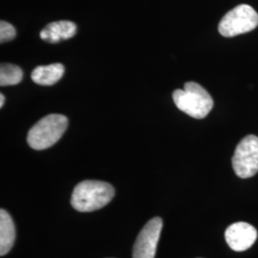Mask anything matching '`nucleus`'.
<instances>
[{
  "label": "nucleus",
  "instance_id": "f257e3e1",
  "mask_svg": "<svg viewBox=\"0 0 258 258\" xmlns=\"http://www.w3.org/2000/svg\"><path fill=\"white\" fill-rule=\"evenodd\" d=\"M114 195L115 189L110 184L97 180H85L75 186L71 205L78 212H94L105 207Z\"/></svg>",
  "mask_w": 258,
  "mask_h": 258
},
{
  "label": "nucleus",
  "instance_id": "f03ea898",
  "mask_svg": "<svg viewBox=\"0 0 258 258\" xmlns=\"http://www.w3.org/2000/svg\"><path fill=\"white\" fill-rule=\"evenodd\" d=\"M178 109L194 119H204L213 107V100L200 84L188 82L184 89H177L172 95Z\"/></svg>",
  "mask_w": 258,
  "mask_h": 258
},
{
  "label": "nucleus",
  "instance_id": "7ed1b4c3",
  "mask_svg": "<svg viewBox=\"0 0 258 258\" xmlns=\"http://www.w3.org/2000/svg\"><path fill=\"white\" fill-rule=\"evenodd\" d=\"M67 126L68 120L63 115H48L30 129L27 136L28 144L36 150L51 148L62 137Z\"/></svg>",
  "mask_w": 258,
  "mask_h": 258
},
{
  "label": "nucleus",
  "instance_id": "20e7f679",
  "mask_svg": "<svg viewBox=\"0 0 258 258\" xmlns=\"http://www.w3.org/2000/svg\"><path fill=\"white\" fill-rule=\"evenodd\" d=\"M258 26V14L249 5L242 4L221 19L218 31L223 37H232L249 33Z\"/></svg>",
  "mask_w": 258,
  "mask_h": 258
},
{
  "label": "nucleus",
  "instance_id": "39448f33",
  "mask_svg": "<svg viewBox=\"0 0 258 258\" xmlns=\"http://www.w3.org/2000/svg\"><path fill=\"white\" fill-rule=\"evenodd\" d=\"M232 167L235 174L247 179L258 172V137L248 135L243 139L234 151Z\"/></svg>",
  "mask_w": 258,
  "mask_h": 258
},
{
  "label": "nucleus",
  "instance_id": "423d86ee",
  "mask_svg": "<svg viewBox=\"0 0 258 258\" xmlns=\"http://www.w3.org/2000/svg\"><path fill=\"white\" fill-rule=\"evenodd\" d=\"M163 228V220L154 217L140 231L133 247V258H155L157 245Z\"/></svg>",
  "mask_w": 258,
  "mask_h": 258
},
{
  "label": "nucleus",
  "instance_id": "0eeeda50",
  "mask_svg": "<svg viewBox=\"0 0 258 258\" xmlns=\"http://www.w3.org/2000/svg\"><path fill=\"white\" fill-rule=\"evenodd\" d=\"M225 239L231 249L244 251L249 249L257 239V231L246 222H237L227 228Z\"/></svg>",
  "mask_w": 258,
  "mask_h": 258
},
{
  "label": "nucleus",
  "instance_id": "6e6552de",
  "mask_svg": "<svg viewBox=\"0 0 258 258\" xmlns=\"http://www.w3.org/2000/svg\"><path fill=\"white\" fill-rule=\"evenodd\" d=\"M77 33V25L69 20H59L48 24L40 32L41 39L50 43H56L74 37Z\"/></svg>",
  "mask_w": 258,
  "mask_h": 258
},
{
  "label": "nucleus",
  "instance_id": "1a4fd4ad",
  "mask_svg": "<svg viewBox=\"0 0 258 258\" xmlns=\"http://www.w3.org/2000/svg\"><path fill=\"white\" fill-rule=\"evenodd\" d=\"M65 68L61 63L40 65L32 72V80L39 85L49 86L57 83L64 75Z\"/></svg>",
  "mask_w": 258,
  "mask_h": 258
},
{
  "label": "nucleus",
  "instance_id": "9d476101",
  "mask_svg": "<svg viewBox=\"0 0 258 258\" xmlns=\"http://www.w3.org/2000/svg\"><path fill=\"white\" fill-rule=\"evenodd\" d=\"M16 239V229L9 213L0 211V254L4 255L12 249Z\"/></svg>",
  "mask_w": 258,
  "mask_h": 258
},
{
  "label": "nucleus",
  "instance_id": "9b49d317",
  "mask_svg": "<svg viewBox=\"0 0 258 258\" xmlns=\"http://www.w3.org/2000/svg\"><path fill=\"white\" fill-rule=\"evenodd\" d=\"M23 72L18 65L4 63L0 66V85H16L21 82Z\"/></svg>",
  "mask_w": 258,
  "mask_h": 258
},
{
  "label": "nucleus",
  "instance_id": "f8f14e48",
  "mask_svg": "<svg viewBox=\"0 0 258 258\" xmlns=\"http://www.w3.org/2000/svg\"><path fill=\"white\" fill-rule=\"evenodd\" d=\"M17 32L15 27L6 21L1 20L0 22V42L4 43L14 39L16 37Z\"/></svg>",
  "mask_w": 258,
  "mask_h": 258
},
{
  "label": "nucleus",
  "instance_id": "ddd939ff",
  "mask_svg": "<svg viewBox=\"0 0 258 258\" xmlns=\"http://www.w3.org/2000/svg\"><path fill=\"white\" fill-rule=\"evenodd\" d=\"M4 102H5V97L3 94H0V107H3Z\"/></svg>",
  "mask_w": 258,
  "mask_h": 258
}]
</instances>
